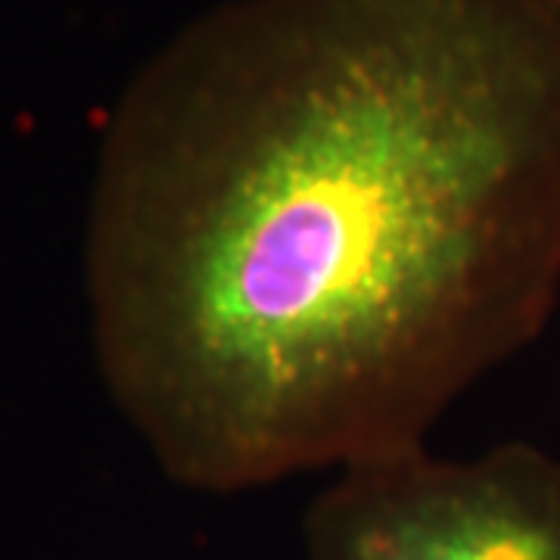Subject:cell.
<instances>
[{
    "instance_id": "6da1fadb",
    "label": "cell",
    "mask_w": 560,
    "mask_h": 560,
    "mask_svg": "<svg viewBox=\"0 0 560 560\" xmlns=\"http://www.w3.org/2000/svg\"><path fill=\"white\" fill-rule=\"evenodd\" d=\"M84 278L202 495L427 448L560 302V0H219L135 72Z\"/></svg>"
},
{
    "instance_id": "7a4b0ae2",
    "label": "cell",
    "mask_w": 560,
    "mask_h": 560,
    "mask_svg": "<svg viewBox=\"0 0 560 560\" xmlns=\"http://www.w3.org/2000/svg\"><path fill=\"white\" fill-rule=\"evenodd\" d=\"M305 560H560V458L501 442L337 470L302 514Z\"/></svg>"
}]
</instances>
